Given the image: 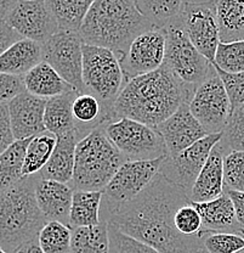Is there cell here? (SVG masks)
I'll use <instances>...</instances> for the list:
<instances>
[{
  "label": "cell",
  "mask_w": 244,
  "mask_h": 253,
  "mask_svg": "<svg viewBox=\"0 0 244 253\" xmlns=\"http://www.w3.org/2000/svg\"><path fill=\"white\" fill-rule=\"evenodd\" d=\"M188 195L157 174L145 190L109 215L107 223L161 253H196L203 236H183L174 224L175 213L190 204Z\"/></svg>",
  "instance_id": "1"
},
{
  "label": "cell",
  "mask_w": 244,
  "mask_h": 253,
  "mask_svg": "<svg viewBox=\"0 0 244 253\" xmlns=\"http://www.w3.org/2000/svg\"><path fill=\"white\" fill-rule=\"evenodd\" d=\"M196 89L163 65L154 72L127 82L113 105L112 120L129 118L156 128L182 105L190 104Z\"/></svg>",
  "instance_id": "2"
},
{
  "label": "cell",
  "mask_w": 244,
  "mask_h": 253,
  "mask_svg": "<svg viewBox=\"0 0 244 253\" xmlns=\"http://www.w3.org/2000/svg\"><path fill=\"white\" fill-rule=\"evenodd\" d=\"M149 30L154 28L139 12L135 0H95L78 34L84 44L111 50L120 60Z\"/></svg>",
  "instance_id": "3"
},
{
  "label": "cell",
  "mask_w": 244,
  "mask_h": 253,
  "mask_svg": "<svg viewBox=\"0 0 244 253\" xmlns=\"http://www.w3.org/2000/svg\"><path fill=\"white\" fill-rule=\"evenodd\" d=\"M38 175L25 176L0 195V249L18 253L38 241L48 220L39 210L35 199Z\"/></svg>",
  "instance_id": "4"
},
{
  "label": "cell",
  "mask_w": 244,
  "mask_h": 253,
  "mask_svg": "<svg viewBox=\"0 0 244 253\" xmlns=\"http://www.w3.org/2000/svg\"><path fill=\"white\" fill-rule=\"evenodd\" d=\"M124 162L104 126L94 129L75 147L73 190L102 191Z\"/></svg>",
  "instance_id": "5"
},
{
  "label": "cell",
  "mask_w": 244,
  "mask_h": 253,
  "mask_svg": "<svg viewBox=\"0 0 244 253\" xmlns=\"http://www.w3.org/2000/svg\"><path fill=\"white\" fill-rule=\"evenodd\" d=\"M83 83L86 93L94 95L101 102L112 122L113 105L127 84L120 61L114 52L83 44Z\"/></svg>",
  "instance_id": "6"
},
{
  "label": "cell",
  "mask_w": 244,
  "mask_h": 253,
  "mask_svg": "<svg viewBox=\"0 0 244 253\" xmlns=\"http://www.w3.org/2000/svg\"><path fill=\"white\" fill-rule=\"evenodd\" d=\"M180 15V14H179ZM179 15L165 28L167 44L163 65L169 68L180 81L198 88L212 70V63L191 43L183 31Z\"/></svg>",
  "instance_id": "7"
},
{
  "label": "cell",
  "mask_w": 244,
  "mask_h": 253,
  "mask_svg": "<svg viewBox=\"0 0 244 253\" xmlns=\"http://www.w3.org/2000/svg\"><path fill=\"white\" fill-rule=\"evenodd\" d=\"M165 157L153 161H127L118 169L106 188L102 190L101 220L107 221L109 215L123 205L135 199L149 185L159 173Z\"/></svg>",
  "instance_id": "8"
},
{
  "label": "cell",
  "mask_w": 244,
  "mask_h": 253,
  "mask_svg": "<svg viewBox=\"0 0 244 253\" xmlns=\"http://www.w3.org/2000/svg\"><path fill=\"white\" fill-rule=\"evenodd\" d=\"M102 126L127 161H153L168 156L165 142L153 126L129 118H118Z\"/></svg>",
  "instance_id": "9"
},
{
  "label": "cell",
  "mask_w": 244,
  "mask_h": 253,
  "mask_svg": "<svg viewBox=\"0 0 244 253\" xmlns=\"http://www.w3.org/2000/svg\"><path fill=\"white\" fill-rule=\"evenodd\" d=\"M188 107L209 135L222 133L231 115V104L214 65L206 81L196 89Z\"/></svg>",
  "instance_id": "10"
},
{
  "label": "cell",
  "mask_w": 244,
  "mask_h": 253,
  "mask_svg": "<svg viewBox=\"0 0 244 253\" xmlns=\"http://www.w3.org/2000/svg\"><path fill=\"white\" fill-rule=\"evenodd\" d=\"M83 44L79 34L65 31H57L43 44V61L79 94L86 93L83 83Z\"/></svg>",
  "instance_id": "11"
},
{
  "label": "cell",
  "mask_w": 244,
  "mask_h": 253,
  "mask_svg": "<svg viewBox=\"0 0 244 253\" xmlns=\"http://www.w3.org/2000/svg\"><path fill=\"white\" fill-rule=\"evenodd\" d=\"M191 43L210 62H214L220 44L216 1H185L179 15Z\"/></svg>",
  "instance_id": "12"
},
{
  "label": "cell",
  "mask_w": 244,
  "mask_h": 253,
  "mask_svg": "<svg viewBox=\"0 0 244 253\" xmlns=\"http://www.w3.org/2000/svg\"><path fill=\"white\" fill-rule=\"evenodd\" d=\"M221 138L222 133L210 134L180 154L167 156L163 161L159 174L190 195L191 189L195 185L211 150Z\"/></svg>",
  "instance_id": "13"
},
{
  "label": "cell",
  "mask_w": 244,
  "mask_h": 253,
  "mask_svg": "<svg viewBox=\"0 0 244 253\" xmlns=\"http://www.w3.org/2000/svg\"><path fill=\"white\" fill-rule=\"evenodd\" d=\"M5 22L22 38L41 45L59 31L56 18L45 0H20Z\"/></svg>",
  "instance_id": "14"
},
{
  "label": "cell",
  "mask_w": 244,
  "mask_h": 253,
  "mask_svg": "<svg viewBox=\"0 0 244 253\" xmlns=\"http://www.w3.org/2000/svg\"><path fill=\"white\" fill-rule=\"evenodd\" d=\"M165 44L164 30H149L140 34L119 60L127 82L159 70L164 63Z\"/></svg>",
  "instance_id": "15"
},
{
  "label": "cell",
  "mask_w": 244,
  "mask_h": 253,
  "mask_svg": "<svg viewBox=\"0 0 244 253\" xmlns=\"http://www.w3.org/2000/svg\"><path fill=\"white\" fill-rule=\"evenodd\" d=\"M156 129L165 142L168 156H175L209 135L193 117L187 104L182 105Z\"/></svg>",
  "instance_id": "16"
},
{
  "label": "cell",
  "mask_w": 244,
  "mask_h": 253,
  "mask_svg": "<svg viewBox=\"0 0 244 253\" xmlns=\"http://www.w3.org/2000/svg\"><path fill=\"white\" fill-rule=\"evenodd\" d=\"M46 100L23 91L7 102L15 140H27L46 131L44 125Z\"/></svg>",
  "instance_id": "17"
},
{
  "label": "cell",
  "mask_w": 244,
  "mask_h": 253,
  "mask_svg": "<svg viewBox=\"0 0 244 253\" xmlns=\"http://www.w3.org/2000/svg\"><path fill=\"white\" fill-rule=\"evenodd\" d=\"M221 140L211 150L206 165L202 168L195 185L191 189L188 199L191 202L203 204L217 199L225 192L224 158L228 154Z\"/></svg>",
  "instance_id": "18"
},
{
  "label": "cell",
  "mask_w": 244,
  "mask_h": 253,
  "mask_svg": "<svg viewBox=\"0 0 244 253\" xmlns=\"http://www.w3.org/2000/svg\"><path fill=\"white\" fill-rule=\"evenodd\" d=\"M74 190L70 185L38 176L35 199L39 210L48 221H59L70 226V207Z\"/></svg>",
  "instance_id": "19"
},
{
  "label": "cell",
  "mask_w": 244,
  "mask_h": 253,
  "mask_svg": "<svg viewBox=\"0 0 244 253\" xmlns=\"http://www.w3.org/2000/svg\"><path fill=\"white\" fill-rule=\"evenodd\" d=\"M191 204L195 206L202 218L201 233H230L243 236L242 228L236 218L235 207L226 191L212 201Z\"/></svg>",
  "instance_id": "20"
},
{
  "label": "cell",
  "mask_w": 244,
  "mask_h": 253,
  "mask_svg": "<svg viewBox=\"0 0 244 253\" xmlns=\"http://www.w3.org/2000/svg\"><path fill=\"white\" fill-rule=\"evenodd\" d=\"M81 140L78 131H70L64 135L57 136L52 156L46 167L38 174L39 178L59 181L70 185L73 180L75 161V147Z\"/></svg>",
  "instance_id": "21"
},
{
  "label": "cell",
  "mask_w": 244,
  "mask_h": 253,
  "mask_svg": "<svg viewBox=\"0 0 244 253\" xmlns=\"http://www.w3.org/2000/svg\"><path fill=\"white\" fill-rule=\"evenodd\" d=\"M40 62H43V45L22 38L0 55V72L23 77Z\"/></svg>",
  "instance_id": "22"
},
{
  "label": "cell",
  "mask_w": 244,
  "mask_h": 253,
  "mask_svg": "<svg viewBox=\"0 0 244 253\" xmlns=\"http://www.w3.org/2000/svg\"><path fill=\"white\" fill-rule=\"evenodd\" d=\"M23 83H25L26 91L45 100L74 90L45 61L40 62L27 75L23 76Z\"/></svg>",
  "instance_id": "23"
},
{
  "label": "cell",
  "mask_w": 244,
  "mask_h": 253,
  "mask_svg": "<svg viewBox=\"0 0 244 253\" xmlns=\"http://www.w3.org/2000/svg\"><path fill=\"white\" fill-rule=\"evenodd\" d=\"M77 94V91L73 90L46 100L44 113L46 131L56 136L64 135L70 131H77V126L72 113V105Z\"/></svg>",
  "instance_id": "24"
},
{
  "label": "cell",
  "mask_w": 244,
  "mask_h": 253,
  "mask_svg": "<svg viewBox=\"0 0 244 253\" xmlns=\"http://www.w3.org/2000/svg\"><path fill=\"white\" fill-rule=\"evenodd\" d=\"M72 113L81 139L89 135L94 129L109 122L108 113L101 102L89 93L77 94L72 105Z\"/></svg>",
  "instance_id": "25"
},
{
  "label": "cell",
  "mask_w": 244,
  "mask_h": 253,
  "mask_svg": "<svg viewBox=\"0 0 244 253\" xmlns=\"http://www.w3.org/2000/svg\"><path fill=\"white\" fill-rule=\"evenodd\" d=\"M216 17L220 43L244 41V1L217 0Z\"/></svg>",
  "instance_id": "26"
},
{
  "label": "cell",
  "mask_w": 244,
  "mask_h": 253,
  "mask_svg": "<svg viewBox=\"0 0 244 253\" xmlns=\"http://www.w3.org/2000/svg\"><path fill=\"white\" fill-rule=\"evenodd\" d=\"M101 201L102 191L74 190L70 215V228L99 225L101 223V217H100Z\"/></svg>",
  "instance_id": "27"
},
{
  "label": "cell",
  "mask_w": 244,
  "mask_h": 253,
  "mask_svg": "<svg viewBox=\"0 0 244 253\" xmlns=\"http://www.w3.org/2000/svg\"><path fill=\"white\" fill-rule=\"evenodd\" d=\"M56 142L57 136L49 131H44L31 139L26 150L25 162H23V178L38 175L46 167L52 156Z\"/></svg>",
  "instance_id": "28"
},
{
  "label": "cell",
  "mask_w": 244,
  "mask_h": 253,
  "mask_svg": "<svg viewBox=\"0 0 244 253\" xmlns=\"http://www.w3.org/2000/svg\"><path fill=\"white\" fill-rule=\"evenodd\" d=\"M50 9L59 25V31L79 33L89 9L93 5L90 0H48Z\"/></svg>",
  "instance_id": "29"
},
{
  "label": "cell",
  "mask_w": 244,
  "mask_h": 253,
  "mask_svg": "<svg viewBox=\"0 0 244 253\" xmlns=\"http://www.w3.org/2000/svg\"><path fill=\"white\" fill-rule=\"evenodd\" d=\"M73 253H109L108 223L72 229Z\"/></svg>",
  "instance_id": "30"
},
{
  "label": "cell",
  "mask_w": 244,
  "mask_h": 253,
  "mask_svg": "<svg viewBox=\"0 0 244 253\" xmlns=\"http://www.w3.org/2000/svg\"><path fill=\"white\" fill-rule=\"evenodd\" d=\"M30 140H16L0 155V195L23 178V162Z\"/></svg>",
  "instance_id": "31"
},
{
  "label": "cell",
  "mask_w": 244,
  "mask_h": 253,
  "mask_svg": "<svg viewBox=\"0 0 244 253\" xmlns=\"http://www.w3.org/2000/svg\"><path fill=\"white\" fill-rule=\"evenodd\" d=\"M183 2L177 0H135L139 12L154 30L167 27L182 11Z\"/></svg>",
  "instance_id": "32"
},
{
  "label": "cell",
  "mask_w": 244,
  "mask_h": 253,
  "mask_svg": "<svg viewBox=\"0 0 244 253\" xmlns=\"http://www.w3.org/2000/svg\"><path fill=\"white\" fill-rule=\"evenodd\" d=\"M38 244L44 253H73L72 228L59 221H48L39 234Z\"/></svg>",
  "instance_id": "33"
},
{
  "label": "cell",
  "mask_w": 244,
  "mask_h": 253,
  "mask_svg": "<svg viewBox=\"0 0 244 253\" xmlns=\"http://www.w3.org/2000/svg\"><path fill=\"white\" fill-rule=\"evenodd\" d=\"M216 67L227 73L244 72V41L233 43H220L215 55Z\"/></svg>",
  "instance_id": "34"
},
{
  "label": "cell",
  "mask_w": 244,
  "mask_h": 253,
  "mask_svg": "<svg viewBox=\"0 0 244 253\" xmlns=\"http://www.w3.org/2000/svg\"><path fill=\"white\" fill-rule=\"evenodd\" d=\"M221 142L228 151H244V104L231 111Z\"/></svg>",
  "instance_id": "35"
},
{
  "label": "cell",
  "mask_w": 244,
  "mask_h": 253,
  "mask_svg": "<svg viewBox=\"0 0 244 253\" xmlns=\"http://www.w3.org/2000/svg\"><path fill=\"white\" fill-rule=\"evenodd\" d=\"M208 253H238L244 250V237L230 233H201Z\"/></svg>",
  "instance_id": "36"
},
{
  "label": "cell",
  "mask_w": 244,
  "mask_h": 253,
  "mask_svg": "<svg viewBox=\"0 0 244 253\" xmlns=\"http://www.w3.org/2000/svg\"><path fill=\"white\" fill-rule=\"evenodd\" d=\"M225 189L244 192V151H230L224 158Z\"/></svg>",
  "instance_id": "37"
},
{
  "label": "cell",
  "mask_w": 244,
  "mask_h": 253,
  "mask_svg": "<svg viewBox=\"0 0 244 253\" xmlns=\"http://www.w3.org/2000/svg\"><path fill=\"white\" fill-rule=\"evenodd\" d=\"M174 224L176 230L183 236H201L202 218L198 211L192 204H187L177 210L174 217Z\"/></svg>",
  "instance_id": "38"
},
{
  "label": "cell",
  "mask_w": 244,
  "mask_h": 253,
  "mask_svg": "<svg viewBox=\"0 0 244 253\" xmlns=\"http://www.w3.org/2000/svg\"><path fill=\"white\" fill-rule=\"evenodd\" d=\"M109 253H161L142 242L124 235L108 224Z\"/></svg>",
  "instance_id": "39"
},
{
  "label": "cell",
  "mask_w": 244,
  "mask_h": 253,
  "mask_svg": "<svg viewBox=\"0 0 244 253\" xmlns=\"http://www.w3.org/2000/svg\"><path fill=\"white\" fill-rule=\"evenodd\" d=\"M212 63V62H211ZM214 65V63H212ZM217 75L221 78L228 99H230L231 111L237 109L240 105L244 104V72L243 73H227L220 70L214 65Z\"/></svg>",
  "instance_id": "40"
},
{
  "label": "cell",
  "mask_w": 244,
  "mask_h": 253,
  "mask_svg": "<svg viewBox=\"0 0 244 253\" xmlns=\"http://www.w3.org/2000/svg\"><path fill=\"white\" fill-rule=\"evenodd\" d=\"M23 91H26L23 77L0 72V102L7 104Z\"/></svg>",
  "instance_id": "41"
},
{
  "label": "cell",
  "mask_w": 244,
  "mask_h": 253,
  "mask_svg": "<svg viewBox=\"0 0 244 253\" xmlns=\"http://www.w3.org/2000/svg\"><path fill=\"white\" fill-rule=\"evenodd\" d=\"M14 138L10 123V115L7 104L0 102V155L6 151L14 142Z\"/></svg>",
  "instance_id": "42"
},
{
  "label": "cell",
  "mask_w": 244,
  "mask_h": 253,
  "mask_svg": "<svg viewBox=\"0 0 244 253\" xmlns=\"http://www.w3.org/2000/svg\"><path fill=\"white\" fill-rule=\"evenodd\" d=\"M22 39V37L12 30L6 22L0 21V55L4 54L12 44Z\"/></svg>",
  "instance_id": "43"
},
{
  "label": "cell",
  "mask_w": 244,
  "mask_h": 253,
  "mask_svg": "<svg viewBox=\"0 0 244 253\" xmlns=\"http://www.w3.org/2000/svg\"><path fill=\"white\" fill-rule=\"evenodd\" d=\"M225 191L227 192L231 201H232L233 207H235L236 218H237V221L238 224H240V226L242 228L243 236H244V192L233 191V190H227V189H225Z\"/></svg>",
  "instance_id": "44"
},
{
  "label": "cell",
  "mask_w": 244,
  "mask_h": 253,
  "mask_svg": "<svg viewBox=\"0 0 244 253\" xmlns=\"http://www.w3.org/2000/svg\"><path fill=\"white\" fill-rule=\"evenodd\" d=\"M16 2V0H0V21L5 22V20L9 16L10 11L14 9Z\"/></svg>",
  "instance_id": "45"
},
{
  "label": "cell",
  "mask_w": 244,
  "mask_h": 253,
  "mask_svg": "<svg viewBox=\"0 0 244 253\" xmlns=\"http://www.w3.org/2000/svg\"><path fill=\"white\" fill-rule=\"evenodd\" d=\"M18 253H44L41 251V249L39 247L38 241H34L32 244H28L27 246H25L23 249H21Z\"/></svg>",
  "instance_id": "46"
},
{
  "label": "cell",
  "mask_w": 244,
  "mask_h": 253,
  "mask_svg": "<svg viewBox=\"0 0 244 253\" xmlns=\"http://www.w3.org/2000/svg\"><path fill=\"white\" fill-rule=\"evenodd\" d=\"M196 253H208V252H207L204 249H201V250H199V251H197Z\"/></svg>",
  "instance_id": "47"
},
{
  "label": "cell",
  "mask_w": 244,
  "mask_h": 253,
  "mask_svg": "<svg viewBox=\"0 0 244 253\" xmlns=\"http://www.w3.org/2000/svg\"><path fill=\"white\" fill-rule=\"evenodd\" d=\"M0 253H7V252H5L4 250H1V249H0Z\"/></svg>",
  "instance_id": "48"
},
{
  "label": "cell",
  "mask_w": 244,
  "mask_h": 253,
  "mask_svg": "<svg viewBox=\"0 0 244 253\" xmlns=\"http://www.w3.org/2000/svg\"><path fill=\"white\" fill-rule=\"evenodd\" d=\"M238 253H244V250H243V251H241V252H238Z\"/></svg>",
  "instance_id": "49"
}]
</instances>
